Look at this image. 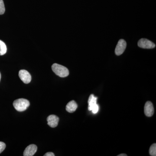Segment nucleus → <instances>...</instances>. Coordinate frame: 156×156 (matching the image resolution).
Returning a JSON list of instances; mask_svg holds the SVG:
<instances>
[{"instance_id": "f257e3e1", "label": "nucleus", "mask_w": 156, "mask_h": 156, "mask_svg": "<svg viewBox=\"0 0 156 156\" xmlns=\"http://www.w3.org/2000/svg\"><path fill=\"white\" fill-rule=\"evenodd\" d=\"M29 101L25 98H19L16 99L13 102V106L18 112L24 111L30 106Z\"/></svg>"}, {"instance_id": "f03ea898", "label": "nucleus", "mask_w": 156, "mask_h": 156, "mask_svg": "<svg viewBox=\"0 0 156 156\" xmlns=\"http://www.w3.org/2000/svg\"><path fill=\"white\" fill-rule=\"evenodd\" d=\"M52 69L56 75L60 77H66L69 75V71L67 68L61 65L54 63L52 66Z\"/></svg>"}, {"instance_id": "7ed1b4c3", "label": "nucleus", "mask_w": 156, "mask_h": 156, "mask_svg": "<svg viewBox=\"0 0 156 156\" xmlns=\"http://www.w3.org/2000/svg\"><path fill=\"white\" fill-rule=\"evenodd\" d=\"M97 98L93 94L90 95L88 100V110L93 114H96L99 110V106L97 104Z\"/></svg>"}, {"instance_id": "20e7f679", "label": "nucleus", "mask_w": 156, "mask_h": 156, "mask_svg": "<svg viewBox=\"0 0 156 156\" xmlns=\"http://www.w3.org/2000/svg\"><path fill=\"white\" fill-rule=\"evenodd\" d=\"M138 47L143 49H151L155 48L156 45L150 40L145 38L140 39L138 42Z\"/></svg>"}, {"instance_id": "39448f33", "label": "nucleus", "mask_w": 156, "mask_h": 156, "mask_svg": "<svg viewBox=\"0 0 156 156\" xmlns=\"http://www.w3.org/2000/svg\"><path fill=\"white\" fill-rule=\"evenodd\" d=\"M126 46H127V43L126 41L123 39L120 40L117 44L115 50V53L116 55L117 56L122 55L126 50Z\"/></svg>"}, {"instance_id": "423d86ee", "label": "nucleus", "mask_w": 156, "mask_h": 156, "mask_svg": "<svg viewBox=\"0 0 156 156\" xmlns=\"http://www.w3.org/2000/svg\"><path fill=\"white\" fill-rule=\"evenodd\" d=\"M19 76L20 80L25 84L29 83L31 80V76L30 73L26 70H20Z\"/></svg>"}, {"instance_id": "0eeeda50", "label": "nucleus", "mask_w": 156, "mask_h": 156, "mask_svg": "<svg viewBox=\"0 0 156 156\" xmlns=\"http://www.w3.org/2000/svg\"><path fill=\"white\" fill-rule=\"evenodd\" d=\"M59 118L55 115H50L47 118L48 126L51 128H55L58 126Z\"/></svg>"}, {"instance_id": "6e6552de", "label": "nucleus", "mask_w": 156, "mask_h": 156, "mask_svg": "<svg viewBox=\"0 0 156 156\" xmlns=\"http://www.w3.org/2000/svg\"><path fill=\"white\" fill-rule=\"evenodd\" d=\"M144 111V114L147 116L151 117L154 115V108L151 102L148 101L145 103Z\"/></svg>"}, {"instance_id": "1a4fd4ad", "label": "nucleus", "mask_w": 156, "mask_h": 156, "mask_svg": "<svg viewBox=\"0 0 156 156\" xmlns=\"http://www.w3.org/2000/svg\"><path fill=\"white\" fill-rule=\"evenodd\" d=\"M37 147L35 144H32L29 145L25 149L23 152L24 156H33L36 153Z\"/></svg>"}, {"instance_id": "9d476101", "label": "nucleus", "mask_w": 156, "mask_h": 156, "mask_svg": "<svg viewBox=\"0 0 156 156\" xmlns=\"http://www.w3.org/2000/svg\"><path fill=\"white\" fill-rule=\"evenodd\" d=\"M78 108V105L75 101H69L66 106V111L69 113H73L75 112Z\"/></svg>"}, {"instance_id": "9b49d317", "label": "nucleus", "mask_w": 156, "mask_h": 156, "mask_svg": "<svg viewBox=\"0 0 156 156\" xmlns=\"http://www.w3.org/2000/svg\"><path fill=\"white\" fill-rule=\"evenodd\" d=\"M7 51V47L5 43L0 40V56L5 55Z\"/></svg>"}, {"instance_id": "f8f14e48", "label": "nucleus", "mask_w": 156, "mask_h": 156, "mask_svg": "<svg viewBox=\"0 0 156 156\" xmlns=\"http://www.w3.org/2000/svg\"><path fill=\"white\" fill-rule=\"evenodd\" d=\"M149 153L151 156H156V144H154L151 146L149 150Z\"/></svg>"}, {"instance_id": "ddd939ff", "label": "nucleus", "mask_w": 156, "mask_h": 156, "mask_svg": "<svg viewBox=\"0 0 156 156\" xmlns=\"http://www.w3.org/2000/svg\"><path fill=\"white\" fill-rule=\"evenodd\" d=\"M5 11V9L4 2L3 0H0V15L4 14Z\"/></svg>"}, {"instance_id": "4468645a", "label": "nucleus", "mask_w": 156, "mask_h": 156, "mask_svg": "<svg viewBox=\"0 0 156 156\" xmlns=\"http://www.w3.org/2000/svg\"><path fill=\"white\" fill-rule=\"evenodd\" d=\"M6 147V144L5 143L0 141V154L5 150Z\"/></svg>"}, {"instance_id": "2eb2a0df", "label": "nucleus", "mask_w": 156, "mask_h": 156, "mask_svg": "<svg viewBox=\"0 0 156 156\" xmlns=\"http://www.w3.org/2000/svg\"><path fill=\"white\" fill-rule=\"evenodd\" d=\"M55 155L53 153V152H49L47 153L44 155V156H54Z\"/></svg>"}, {"instance_id": "dca6fc26", "label": "nucleus", "mask_w": 156, "mask_h": 156, "mask_svg": "<svg viewBox=\"0 0 156 156\" xmlns=\"http://www.w3.org/2000/svg\"><path fill=\"white\" fill-rule=\"evenodd\" d=\"M118 156H127V155L125 154H122L119 155H118Z\"/></svg>"}, {"instance_id": "f3484780", "label": "nucleus", "mask_w": 156, "mask_h": 156, "mask_svg": "<svg viewBox=\"0 0 156 156\" xmlns=\"http://www.w3.org/2000/svg\"><path fill=\"white\" fill-rule=\"evenodd\" d=\"M1 73H0V81H1Z\"/></svg>"}]
</instances>
